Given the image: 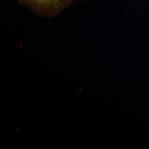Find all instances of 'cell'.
<instances>
[{
  "instance_id": "6da1fadb",
  "label": "cell",
  "mask_w": 149,
  "mask_h": 149,
  "mask_svg": "<svg viewBox=\"0 0 149 149\" xmlns=\"http://www.w3.org/2000/svg\"><path fill=\"white\" fill-rule=\"evenodd\" d=\"M74 0H17L19 4L27 7L37 15L52 18L69 7Z\"/></svg>"
}]
</instances>
